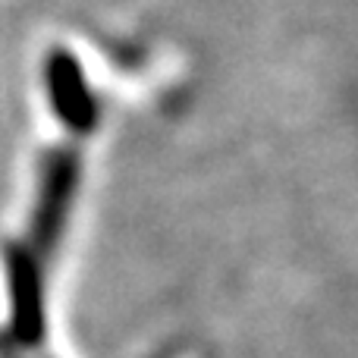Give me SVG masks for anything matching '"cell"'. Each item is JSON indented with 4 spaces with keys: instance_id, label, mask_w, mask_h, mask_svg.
Instances as JSON below:
<instances>
[{
    "instance_id": "obj_1",
    "label": "cell",
    "mask_w": 358,
    "mask_h": 358,
    "mask_svg": "<svg viewBox=\"0 0 358 358\" xmlns=\"http://www.w3.org/2000/svg\"><path fill=\"white\" fill-rule=\"evenodd\" d=\"M44 85L50 94L57 120L76 136H85L98 126V101H94L88 79L82 73L76 54L66 48H54L44 57Z\"/></svg>"
},
{
    "instance_id": "obj_2",
    "label": "cell",
    "mask_w": 358,
    "mask_h": 358,
    "mask_svg": "<svg viewBox=\"0 0 358 358\" xmlns=\"http://www.w3.org/2000/svg\"><path fill=\"white\" fill-rule=\"evenodd\" d=\"M76 179H79V155L69 148H54L44 155L41 164V195H38L35 214V236L41 242L57 239L63 227L66 208L76 195Z\"/></svg>"
}]
</instances>
